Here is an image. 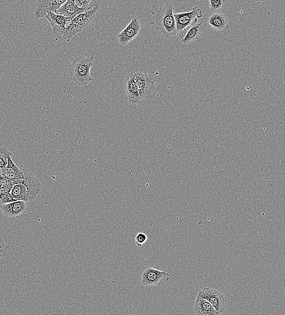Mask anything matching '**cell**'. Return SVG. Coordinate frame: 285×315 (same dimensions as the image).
Masks as SVG:
<instances>
[{
    "mask_svg": "<svg viewBox=\"0 0 285 315\" xmlns=\"http://www.w3.org/2000/svg\"><path fill=\"white\" fill-rule=\"evenodd\" d=\"M194 310L196 314L199 315L219 314L209 302L198 296L195 299Z\"/></svg>",
    "mask_w": 285,
    "mask_h": 315,
    "instance_id": "17",
    "label": "cell"
},
{
    "mask_svg": "<svg viewBox=\"0 0 285 315\" xmlns=\"http://www.w3.org/2000/svg\"><path fill=\"white\" fill-rule=\"evenodd\" d=\"M203 13L200 9L194 8L191 12L174 14L178 32L185 30L187 27L193 26L197 23Z\"/></svg>",
    "mask_w": 285,
    "mask_h": 315,
    "instance_id": "7",
    "label": "cell"
},
{
    "mask_svg": "<svg viewBox=\"0 0 285 315\" xmlns=\"http://www.w3.org/2000/svg\"><path fill=\"white\" fill-rule=\"evenodd\" d=\"M152 18L151 24L161 34L165 36L178 35L174 6L170 1L165 2L160 7L154 8L151 11Z\"/></svg>",
    "mask_w": 285,
    "mask_h": 315,
    "instance_id": "1",
    "label": "cell"
},
{
    "mask_svg": "<svg viewBox=\"0 0 285 315\" xmlns=\"http://www.w3.org/2000/svg\"><path fill=\"white\" fill-rule=\"evenodd\" d=\"M209 3L211 13L219 12L224 5L223 0H209Z\"/></svg>",
    "mask_w": 285,
    "mask_h": 315,
    "instance_id": "22",
    "label": "cell"
},
{
    "mask_svg": "<svg viewBox=\"0 0 285 315\" xmlns=\"http://www.w3.org/2000/svg\"><path fill=\"white\" fill-rule=\"evenodd\" d=\"M24 174V179L22 183L25 186L28 191L30 201L35 200L41 194L42 186L38 179L30 172L26 169H22Z\"/></svg>",
    "mask_w": 285,
    "mask_h": 315,
    "instance_id": "10",
    "label": "cell"
},
{
    "mask_svg": "<svg viewBox=\"0 0 285 315\" xmlns=\"http://www.w3.org/2000/svg\"><path fill=\"white\" fill-rule=\"evenodd\" d=\"M197 296L209 302L219 314L224 312L227 306L225 296L218 290L206 287L199 290Z\"/></svg>",
    "mask_w": 285,
    "mask_h": 315,
    "instance_id": "6",
    "label": "cell"
},
{
    "mask_svg": "<svg viewBox=\"0 0 285 315\" xmlns=\"http://www.w3.org/2000/svg\"><path fill=\"white\" fill-rule=\"evenodd\" d=\"M11 152L7 148L4 147H0V168L4 169L8 164L9 157H11Z\"/></svg>",
    "mask_w": 285,
    "mask_h": 315,
    "instance_id": "20",
    "label": "cell"
},
{
    "mask_svg": "<svg viewBox=\"0 0 285 315\" xmlns=\"http://www.w3.org/2000/svg\"><path fill=\"white\" fill-rule=\"evenodd\" d=\"M2 171V175L11 181L14 185L22 183L24 179L22 168H20L14 163L11 156L9 157L8 164Z\"/></svg>",
    "mask_w": 285,
    "mask_h": 315,
    "instance_id": "13",
    "label": "cell"
},
{
    "mask_svg": "<svg viewBox=\"0 0 285 315\" xmlns=\"http://www.w3.org/2000/svg\"><path fill=\"white\" fill-rule=\"evenodd\" d=\"M26 207V201H15L11 203L3 204L1 209L3 215L10 218H15L25 212Z\"/></svg>",
    "mask_w": 285,
    "mask_h": 315,
    "instance_id": "14",
    "label": "cell"
},
{
    "mask_svg": "<svg viewBox=\"0 0 285 315\" xmlns=\"http://www.w3.org/2000/svg\"><path fill=\"white\" fill-rule=\"evenodd\" d=\"M142 28V24L139 18H134L128 25L119 32L117 35V40L122 46L127 45L139 35Z\"/></svg>",
    "mask_w": 285,
    "mask_h": 315,
    "instance_id": "8",
    "label": "cell"
},
{
    "mask_svg": "<svg viewBox=\"0 0 285 315\" xmlns=\"http://www.w3.org/2000/svg\"><path fill=\"white\" fill-rule=\"evenodd\" d=\"M148 239V237L146 234L143 233V232H139V233L136 235L135 242H136V244L138 247H142L143 244L146 243Z\"/></svg>",
    "mask_w": 285,
    "mask_h": 315,
    "instance_id": "25",
    "label": "cell"
},
{
    "mask_svg": "<svg viewBox=\"0 0 285 315\" xmlns=\"http://www.w3.org/2000/svg\"><path fill=\"white\" fill-rule=\"evenodd\" d=\"M14 185L4 176H0V194L4 192H11Z\"/></svg>",
    "mask_w": 285,
    "mask_h": 315,
    "instance_id": "21",
    "label": "cell"
},
{
    "mask_svg": "<svg viewBox=\"0 0 285 315\" xmlns=\"http://www.w3.org/2000/svg\"><path fill=\"white\" fill-rule=\"evenodd\" d=\"M93 0H75L76 5L78 6L79 8L85 9L86 10H91V4Z\"/></svg>",
    "mask_w": 285,
    "mask_h": 315,
    "instance_id": "26",
    "label": "cell"
},
{
    "mask_svg": "<svg viewBox=\"0 0 285 315\" xmlns=\"http://www.w3.org/2000/svg\"><path fill=\"white\" fill-rule=\"evenodd\" d=\"M142 100L149 97L154 91L156 78L154 75L140 71L133 72Z\"/></svg>",
    "mask_w": 285,
    "mask_h": 315,
    "instance_id": "5",
    "label": "cell"
},
{
    "mask_svg": "<svg viewBox=\"0 0 285 315\" xmlns=\"http://www.w3.org/2000/svg\"><path fill=\"white\" fill-rule=\"evenodd\" d=\"M10 193L16 201H30L28 191L23 183L14 185Z\"/></svg>",
    "mask_w": 285,
    "mask_h": 315,
    "instance_id": "19",
    "label": "cell"
},
{
    "mask_svg": "<svg viewBox=\"0 0 285 315\" xmlns=\"http://www.w3.org/2000/svg\"><path fill=\"white\" fill-rule=\"evenodd\" d=\"M94 63L93 57L75 58L69 67L70 79L79 85H87L91 83L93 78L90 72Z\"/></svg>",
    "mask_w": 285,
    "mask_h": 315,
    "instance_id": "2",
    "label": "cell"
},
{
    "mask_svg": "<svg viewBox=\"0 0 285 315\" xmlns=\"http://www.w3.org/2000/svg\"><path fill=\"white\" fill-rule=\"evenodd\" d=\"M45 18L50 22L51 27H53L54 34L57 36H62L67 23L70 20L64 15L53 11L48 12Z\"/></svg>",
    "mask_w": 285,
    "mask_h": 315,
    "instance_id": "11",
    "label": "cell"
},
{
    "mask_svg": "<svg viewBox=\"0 0 285 315\" xmlns=\"http://www.w3.org/2000/svg\"><path fill=\"white\" fill-rule=\"evenodd\" d=\"M85 11H87V10L79 8L76 5L75 0H67L56 12L57 14L64 15L71 20L73 18Z\"/></svg>",
    "mask_w": 285,
    "mask_h": 315,
    "instance_id": "16",
    "label": "cell"
},
{
    "mask_svg": "<svg viewBox=\"0 0 285 315\" xmlns=\"http://www.w3.org/2000/svg\"><path fill=\"white\" fill-rule=\"evenodd\" d=\"M208 22L213 28L219 30V31L228 30L230 28L228 18L222 12L211 13L208 18Z\"/></svg>",
    "mask_w": 285,
    "mask_h": 315,
    "instance_id": "15",
    "label": "cell"
},
{
    "mask_svg": "<svg viewBox=\"0 0 285 315\" xmlns=\"http://www.w3.org/2000/svg\"><path fill=\"white\" fill-rule=\"evenodd\" d=\"M125 91L128 102L130 105H138L142 102L137 85L135 80L133 72L126 76L124 81Z\"/></svg>",
    "mask_w": 285,
    "mask_h": 315,
    "instance_id": "9",
    "label": "cell"
},
{
    "mask_svg": "<svg viewBox=\"0 0 285 315\" xmlns=\"http://www.w3.org/2000/svg\"><path fill=\"white\" fill-rule=\"evenodd\" d=\"M15 201L16 200L12 197L10 192H4L0 194V203L2 205L11 203Z\"/></svg>",
    "mask_w": 285,
    "mask_h": 315,
    "instance_id": "24",
    "label": "cell"
},
{
    "mask_svg": "<svg viewBox=\"0 0 285 315\" xmlns=\"http://www.w3.org/2000/svg\"><path fill=\"white\" fill-rule=\"evenodd\" d=\"M99 8L100 6H97L91 10L83 12L73 18L72 20H70L61 36L67 41H69L73 36L82 31L90 24L96 16Z\"/></svg>",
    "mask_w": 285,
    "mask_h": 315,
    "instance_id": "3",
    "label": "cell"
},
{
    "mask_svg": "<svg viewBox=\"0 0 285 315\" xmlns=\"http://www.w3.org/2000/svg\"><path fill=\"white\" fill-rule=\"evenodd\" d=\"M203 30V27L200 23H195L191 26V29H189L185 37L182 39V42L185 44L191 43L200 37Z\"/></svg>",
    "mask_w": 285,
    "mask_h": 315,
    "instance_id": "18",
    "label": "cell"
},
{
    "mask_svg": "<svg viewBox=\"0 0 285 315\" xmlns=\"http://www.w3.org/2000/svg\"><path fill=\"white\" fill-rule=\"evenodd\" d=\"M103 0H93L90 6L91 8L94 9L97 7V6H100Z\"/></svg>",
    "mask_w": 285,
    "mask_h": 315,
    "instance_id": "27",
    "label": "cell"
},
{
    "mask_svg": "<svg viewBox=\"0 0 285 315\" xmlns=\"http://www.w3.org/2000/svg\"><path fill=\"white\" fill-rule=\"evenodd\" d=\"M67 0H35V16L44 18L48 12H56Z\"/></svg>",
    "mask_w": 285,
    "mask_h": 315,
    "instance_id": "12",
    "label": "cell"
},
{
    "mask_svg": "<svg viewBox=\"0 0 285 315\" xmlns=\"http://www.w3.org/2000/svg\"><path fill=\"white\" fill-rule=\"evenodd\" d=\"M11 252V247L7 245L0 237V259L9 256Z\"/></svg>",
    "mask_w": 285,
    "mask_h": 315,
    "instance_id": "23",
    "label": "cell"
},
{
    "mask_svg": "<svg viewBox=\"0 0 285 315\" xmlns=\"http://www.w3.org/2000/svg\"><path fill=\"white\" fill-rule=\"evenodd\" d=\"M170 280V274L167 272L148 267L142 272L140 283L143 286L152 287L163 285Z\"/></svg>",
    "mask_w": 285,
    "mask_h": 315,
    "instance_id": "4",
    "label": "cell"
},
{
    "mask_svg": "<svg viewBox=\"0 0 285 315\" xmlns=\"http://www.w3.org/2000/svg\"><path fill=\"white\" fill-rule=\"evenodd\" d=\"M3 171L1 168H0V176L2 175Z\"/></svg>",
    "mask_w": 285,
    "mask_h": 315,
    "instance_id": "28",
    "label": "cell"
}]
</instances>
